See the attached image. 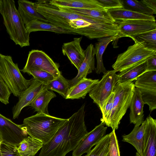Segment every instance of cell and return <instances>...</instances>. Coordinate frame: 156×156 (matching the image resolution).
Returning a JSON list of instances; mask_svg holds the SVG:
<instances>
[{
	"mask_svg": "<svg viewBox=\"0 0 156 156\" xmlns=\"http://www.w3.org/2000/svg\"><path fill=\"white\" fill-rule=\"evenodd\" d=\"M85 106L83 104L50 141L43 145L38 156H65L77 147L88 132L84 121Z\"/></svg>",
	"mask_w": 156,
	"mask_h": 156,
	"instance_id": "obj_1",
	"label": "cell"
},
{
	"mask_svg": "<svg viewBox=\"0 0 156 156\" xmlns=\"http://www.w3.org/2000/svg\"><path fill=\"white\" fill-rule=\"evenodd\" d=\"M67 120L37 112L24 119L23 124L20 125L28 135L44 145L50 141Z\"/></svg>",
	"mask_w": 156,
	"mask_h": 156,
	"instance_id": "obj_2",
	"label": "cell"
},
{
	"mask_svg": "<svg viewBox=\"0 0 156 156\" xmlns=\"http://www.w3.org/2000/svg\"><path fill=\"white\" fill-rule=\"evenodd\" d=\"M1 14L10 39L21 47L29 46L30 34L17 9L13 0H3Z\"/></svg>",
	"mask_w": 156,
	"mask_h": 156,
	"instance_id": "obj_3",
	"label": "cell"
},
{
	"mask_svg": "<svg viewBox=\"0 0 156 156\" xmlns=\"http://www.w3.org/2000/svg\"><path fill=\"white\" fill-rule=\"evenodd\" d=\"M135 87L133 82H118L114 87L113 105L109 120L105 125L112 130L117 129L120 121L129 107Z\"/></svg>",
	"mask_w": 156,
	"mask_h": 156,
	"instance_id": "obj_4",
	"label": "cell"
},
{
	"mask_svg": "<svg viewBox=\"0 0 156 156\" xmlns=\"http://www.w3.org/2000/svg\"><path fill=\"white\" fill-rule=\"evenodd\" d=\"M0 76L11 93L19 97L34 80H27L21 73L18 65L14 63L10 56L0 54Z\"/></svg>",
	"mask_w": 156,
	"mask_h": 156,
	"instance_id": "obj_5",
	"label": "cell"
},
{
	"mask_svg": "<svg viewBox=\"0 0 156 156\" xmlns=\"http://www.w3.org/2000/svg\"><path fill=\"white\" fill-rule=\"evenodd\" d=\"M126 50L118 55L112 67L115 72H121L142 63L156 55V51L145 47L136 41Z\"/></svg>",
	"mask_w": 156,
	"mask_h": 156,
	"instance_id": "obj_6",
	"label": "cell"
},
{
	"mask_svg": "<svg viewBox=\"0 0 156 156\" xmlns=\"http://www.w3.org/2000/svg\"><path fill=\"white\" fill-rule=\"evenodd\" d=\"M119 81L118 75L115 71H107L89 93V96L99 107L101 113L114 87Z\"/></svg>",
	"mask_w": 156,
	"mask_h": 156,
	"instance_id": "obj_7",
	"label": "cell"
},
{
	"mask_svg": "<svg viewBox=\"0 0 156 156\" xmlns=\"http://www.w3.org/2000/svg\"><path fill=\"white\" fill-rule=\"evenodd\" d=\"M59 67L58 64L43 51L32 50L29 52L26 65L21 71L23 72L31 69H39L50 73L56 78L61 74Z\"/></svg>",
	"mask_w": 156,
	"mask_h": 156,
	"instance_id": "obj_8",
	"label": "cell"
},
{
	"mask_svg": "<svg viewBox=\"0 0 156 156\" xmlns=\"http://www.w3.org/2000/svg\"><path fill=\"white\" fill-rule=\"evenodd\" d=\"M118 26L117 39L137 35L156 29V21L133 20L115 21Z\"/></svg>",
	"mask_w": 156,
	"mask_h": 156,
	"instance_id": "obj_9",
	"label": "cell"
},
{
	"mask_svg": "<svg viewBox=\"0 0 156 156\" xmlns=\"http://www.w3.org/2000/svg\"><path fill=\"white\" fill-rule=\"evenodd\" d=\"M27 135L19 125L0 114V136L2 141L17 146Z\"/></svg>",
	"mask_w": 156,
	"mask_h": 156,
	"instance_id": "obj_10",
	"label": "cell"
},
{
	"mask_svg": "<svg viewBox=\"0 0 156 156\" xmlns=\"http://www.w3.org/2000/svg\"><path fill=\"white\" fill-rule=\"evenodd\" d=\"M105 125L104 122H101L92 130L88 132L73 151L72 156H81L89 152L105 135L107 127L105 126Z\"/></svg>",
	"mask_w": 156,
	"mask_h": 156,
	"instance_id": "obj_11",
	"label": "cell"
},
{
	"mask_svg": "<svg viewBox=\"0 0 156 156\" xmlns=\"http://www.w3.org/2000/svg\"><path fill=\"white\" fill-rule=\"evenodd\" d=\"M46 89L45 85L34 79L29 87L19 96L18 102L12 109L13 119L19 117L22 110L29 106L39 93Z\"/></svg>",
	"mask_w": 156,
	"mask_h": 156,
	"instance_id": "obj_12",
	"label": "cell"
},
{
	"mask_svg": "<svg viewBox=\"0 0 156 156\" xmlns=\"http://www.w3.org/2000/svg\"><path fill=\"white\" fill-rule=\"evenodd\" d=\"M82 37L74 38L71 41L63 43L62 51L78 70L85 58L84 50L80 45Z\"/></svg>",
	"mask_w": 156,
	"mask_h": 156,
	"instance_id": "obj_13",
	"label": "cell"
},
{
	"mask_svg": "<svg viewBox=\"0 0 156 156\" xmlns=\"http://www.w3.org/2000/svg\"><path fill=\"white\" fill-rule=\"evenodd\" d=\"M85 58L78 69V73L74 78L69 80L71 87L81 80L86 78L87 75L95 69L94 47L91 44L84 50Z\"/></svg>",
	"mask_w": 156,
	"mask_h": 156,
	"instance_id": "obj_14",
	"label": "cell"
},
{
	"mask_svg": "<svg viewBox=\"0 0 156 156\" xmlns=\"http://www.w3.org/2000/svg\"><path fill=\"white\" fill-rule=\"evenodd\" d=\"M145 120L144 156H156V120L149 115Z\"/></svg>",
	"mask_w": 156,
	"mask_h": 156,
	"instance_id": "obj_15",
	"label": "cell"
},
{
	"mask_svg": "<svg viewBox=\"0 0 156 156\" xmlns=\"http://www.w3.org/2000/svg\"><path fill=\"white\" fill-rule=\"evenodd\" d=\"M145 124V120L140 126H135L129 134L122 136V141L127 142L135 147L137 151L136 156H144Z\"/></svg>",
	"mask_w": 156,
	"mask_h": 156,
	"instance_id": "obj_16",
	"label": "cell"
},
{
	"mask_svg": "<svg viewBox=\"0 0 156 156\" xmlns=\"http://www.w3.org/2000/svg\"><path fill=\"white\" fill-rule=\"evenodd\" d=\"M144 103L140 90L135 87L129 106L130 123L140 126L144 121Z\"/></svg>",
	"mask_w": 156,
	"mask_h": 156,
	"instance_id": "obj_17",
	"label": "cell"
},
{
	"mask_svg": "<svg viewBox=\"0 0 156 156\" xmlns=\"http://www.w3.org/2000/svg\"><path fill=\"white\" fill-rule=\"evenodd\" d=\"M48 1L51 4L60 8L107 10L102 6L97 0H52Z\"/></svg>",
	"mask_w": 156,
	"mask_h": 156,
	"instance_id": "obj_18",
	"label": "cell"
},
{
	"mask_svg": "<svg viewBox=\"0 0 156 156\" xmlns=\"http://www.w3.org/2000/svg\"><path fill=\"white\" fill-rule=\"evenodd\" d=\"M18 2V11L25 25L36 20L49 23L42 15L36 11L34 2L26 0H19Z\"/></svg>",
	"mask_w": 156,
	"mask_h": 156,
	"instance_id": "obj_19",
	"label": "cell"
},
{
	"mask_svg": "<svg viewBox=\"0 0 156 156\" xmlns=\"http://www.w3.org/2000/svg\"><path fill=\"white\" fill-rule=\"evenodd\" d=\"M99 81L98 79L93 80L87 78L81 80L70 88L66 99L84 98Z\"/></svg>",
	"mask_w": 156,
	"mask_h": 156,
	"instance_id": "obj_20",
	"label": "cell"
},
{
	"mask_svg": "<svg viewBox=\"0 0 156 156\" xmlns=\"http://www.w3.org/2000/svg\"><path fill=\"white\" fill-rule=\"evenodd\" d=\"M117 35L99 39L98 40V42L95 44L94 52L97 60V66L95 70L97 74L103 73L104 74L107 71L104 65L103 55L110 43L117 40Z\"/></svg>",
	"mask_w": 156,
	"mask_h": 156,
	"instance_id": "obj_21",
	"label": "cell"
},
{
	"mask_svg": "<svg viewBox=\"0 0 156 156\" xmlns=\"http://www.w3.org/2000/svg\"><path fill=\"white\" fill-rule=\"evenodd\" d=\"M58 8L64 11L79 14L88 17L107 22L115 23V21L111 16L107 10H99L91 9Z\"/></svg>",
	"mask_w": 156,
	"mask_h": 156,
	"instance_id": "obj_22",
	"label": "cell"
},
{
	"mask_svg": "<svg viewBox=\"0 0 156 156\" xmlns=\"http://www.w3.org/2000/svg\"><path fill=\"white\" fill-rule=\"evenodd\" d=\"M107 11L115 21L133 20H155L154 16L146 15L124 8L111 9L108 10Z\"/></svg>",
	"mask_w": 156,
	"mask_h": 156,
	"instance_id": "obj_23",
	"label": "cell"
},
{
	"mask_svg": "<svg viewBox=\"0 0 156 156\" xmlns=\"http://www.w3.org/2000/svg\"><path fill=\"white\" fill-rule=\"evenodd\" d=\"M56 97V94L52 91L45 89L39 93L30 106L35 112L49 115L48 104L52 99Z\"/></svg>",
	"mask_w": 156,
	"mask_h": 156,
	"instance_id": "obj_24",
	"label": "cell"
},
{
	"mask_svg": "<svg viewBox=\"0 0 156 156\" xmlns=\"http://www.w3.org/2000/svg\"><path fill=\"white\" fill-rule=\"evenodd\" d=\"M40 141L29 136L24 138L17 146L21 156H34L42 148Z\"/></svg>",
	"mask_w": 156,
	"mask_h": 156,
	"instance_id": "obj_25",
	"label": "cell"
},
{
	"mask_svg": "<svg viewBox=\"0 0 156 156\" xmlns=\"http://www.w3.org/2000/svg\"><path fill=\"white\" fill-rule=\"evenodd\" d=\"M134 84L140 90L156 92V71L144 72L136 78Z\"/></svg>",
	"mask_w": 156,
	"mask_h": 156,
	"instance_id": "obj_26",
	"label": "cell"
},
{
	"mask_svg": "<svg viewBox=\"0 0 156 156\" xmlns=\"http://www.w3.org/2000/svg\"><path fill=\"white\" fill-rule=\"evenodd\" d=\"M27 31L29 33L38 31H47L60 34H73L58 27L53 24L38 20L32 21L25 25Z\"/></svg>",
	"mask_w": 156,
	"mask_h": 156,
	"instance_id": "obj_27",
	"label": "cell"
},
{
	"mask_svg": "<svg viewBox=\"0 0 156 156\" xmlns=\"http://www.w3.org/2000/svg\"><path fill=\"white\" fill-rule=\"evenodd\" d=\"M146 61L126 70L120 72L118 74L119 81L121 83H130L136 80L142 74L146 72Z\"/></svg>",
	"mask_w": 156,
	"mask_h": 156,
	"instance_id": "obj_28",
	"label": "cell"
},
{
	"mask_svg": "<svg viewBox=\"0 0 156 156\" xmlns=\"http://www.w3.org/2000/svg\"><path fill=\"white\" fill-rule=\"evenodd\" d=\"M45 86L47 90L57 92L65 99L71 88L69 80L61 74Z\"/></svg>",
	"mask_w": 156,
	"mask_h": 156,
	"instance_id": "obj_29",
	"label": "cell"
},
{
	"mask_svg": "<svg viewBox=\"0 0 156 156\" xmlns=\"http://www.w3.org/2000/svg\"><path fill=\"white\" fill-rule=\"evenodd\" d=\"M130 37L134 41L142 44L147 49L156 51V29Z\"/></svg>",
	"mask_w": 156,
	"mask_h": 156,
	"instance_id": "obj_30",
	"label": "cell"
},
{
	"mask_svg": "<svg viewBox=\"0 0 156 156\" xmlns=\"http://www.w3.org/2000/svg\"><path fill=\"white\" fill-rule=\"evenodd\" d=\"M123 8L138 13L149 16H153L154 12L147 7L141 1L121 0Z\"/></svg>",
	"mask_w": 156,
	"mask_h": 156,
	"instance_id": "obj_31",
	"label": "cell"
},
{
	"mask_svg": "<svg viewBox=\"0 0 156 156\" xmlns=\"http://www.w3.org/2000/svg\"><path fill=\"white\" fill-rule=\"evenodd\" d=\"M109 134L105 135L101 140L84 156H105L108 152Z\"/></svg>",
	"mask_w": 156,
	"mask_h": 156,
	"instance_id": "obj_32",
	"label": "cell"
},
{
	"mask_svg": "<svg viewBox=\"0 0 156 156\" xmlns=\"http://www.w3.org/2000/svg\"><path fill=\"white\" fill-rule=\"evenodd\" d=\"M23 73H27L30 75H32L35 80L45 85L55 78L50 73L39 69L28 70L25 71Z\"/></svg>",
	"mask_w": 156,
	"mask_h": 156,
	"instance_id": "obj_33",
	"label": "cell"
},
{
	"mask_svg": "<svg viewBox=\"0 0 156 156\" xmlns=\"http://www.w3.org/2000/svg\"><path fill=\"white\" fill-rule=\"evenodd\" d=\"M0 156H21L17 147L3 141L0 142Z\"/></svg>",
	"mask_w": 156,
	"mask_h": 156,
	"instance_id": "obj_34",
	"label": "cell"
},
{
	"mask_svg": "<svg viewBox=\"0 0 156 156\" xmlns=\"http://www.w3.org/2000/svg\"><path fill=\"white\" fill-rule=\"evenodd\" d=\"M109 134V156H120L118 141L115 131L112 130Z\"/></svg>",
	"mask_w": 156,
	"mask_h": 156,
	"instance_id": "obj_35",
	"label": "cell"
},
{
	"mask_svg": "<svg viewBox=\"0 0 156 156\" xmlns=\"http://www.w3.org/2000/svg\"><path fill=\"white\" fill-rule=\"evenodd\" d=\"M114 94L112 92L108 98L102 113V118L101 122L106 125L108 122L110 117L112 108Z\"/></svg>",
	"mask_w": 156,
	"mask_h": 156,
	"instance_id": "obj_36",
	"label": "cell"
},
{
	"mask_svg": "<svg viewBox=\"0 0 156 156\" xmlns=\"http://www.w3.org/2000/svg\"><path fill=\"white\" fill-rule=\"evenodd\" d=\"M11 93L8 87L0 76V101L5 105L8 104Z\"/></svg>",
	"mask_w": 156,
	"mask_h": 156,
	"instance_id": "obj_37",
	"label": "cell"
},
{
	"mask_svg": "<svg viewBox=\"0 0 156 156\" xmlns=\"http://www.w3.org/2000/svg\"><path fill=\"white\" fill-rule=\"evenodd\" d=\"M106 10L123 8L121 0H97Z\"/></svg>",
	"mask_w": 156,
	"mask_h": 156,
	"instance_id": "obj_38",
	"label": "cell"
},
{
	"mask_svg": "<svg viewBox=\"0 0 156 156\" xmlns=\"http://www.w3.org/2000/svg\"><path fill=\"white\" fill-rule=\"evenodd\" d=\"M146 61V71H156V55L149 58Z\"/></svg>",
	"mask_w": 156,
	"mask_h": 156,
	"instance_id": "obj_39",
	"label": "cell"
},
{
	"mask_svg": "<svg viewBox=\"0 0 156 156\" xmlns=\"http://www.w3.org/2000/svg\"><path fill=\"white\" fill-rule=\"evenodd\" d=\"M143 3L148 8L156 14V0H142Z\"/></svg>",
	"mask_w": 156,
	"mask_h": 156,
	"instance_id": "obj_40",
	"label": "cell"
},
{
	"mask_svg": "<svg viewBox=\"0 0 156 156\" xmlns=\"http://www.w3.org/2000/svg\"><path fill=\"white\" fill-rule=\"evenodd\" d=\"M3 4V0H0V13H1L2 9Z\"/></svg>",
	"mask_w": 156,
	"mask_h": 156,
	"instance_id": "obj_41",
	"label": "cell"
},
{
	"mask_svg": "<svg viewBox=\"0 0 156 156\" xmlns=\"http://www.w3.org/2000/svg\"><path fill=\"white\" fill-rule=\"evenodd\" d=\"M105 156H109V152L106 154Z\"/></svg>",
	"mask_w": 156,
	"mask_h": 156,
	"instance_id": "obj_42",
	"label": "cell"
},
{
	"mask_svg": "<svg viewBox=\"0 0 156 156\" xmlns=\"http://www.w3.org/2000/svg\"><path fill=\"white\" fill-rule=\"evenodd\" d=\"M2 141V140H1V138L0 137V142Z\"/></svg>",
	"mask_w": 156,
	"mask_h": 156,
	"instance_id": "obj_43",
	"label": "cell"
},
{
	"mask_svg": "<svg viewBox=\"0 0 156 156\" xmlns=\"http://www.w3.org/2000/svg\"></svg>",
	"mask_w": 156,
	"mask_h": 156,
	"instance_id": "obj_44",
	"label": "cell"
}]
</instances>
